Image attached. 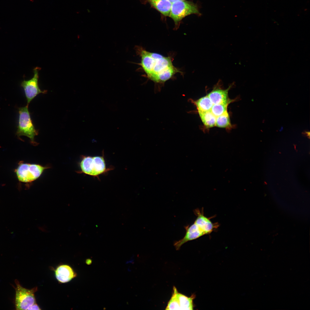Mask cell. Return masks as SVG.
I'll return each instance as SVG.
<instances>
[{"label":"cell","mask_w":310,"mask_h":310,"mask_svg":"<svg viewBox=\"0 0 310 310\" xmlns=\"http://www.w3.org/2000/svg\"><path fill=\"white\" fill-rule=\"evenodd\" d=\"M230 103L213 104L210 111L216 117L227 112V107Z\"/></svg>","instance_id":"ac0fdd59"},{"label":"cell","mask_w":310,"mask_h":310,"mask_svg":"<svg viewBox=\"0 0 310 310\" xmlns=\"http://www.w3.org/2000/svg\"><path fill=\"white\" fill-rule=\"evenodd\" d=\"M55 273L57 280L63 283L69 282L76 276L72 269L67 265L58 266L55 270Z\"/></svg>","instance_id":"8fae6325"},{"label":"cell","mask_w":310,"mask_h":310,"mask_svg":"<svg viewBox=\"0 0 310 310\" xmlns=\"http://www.w3.org/2000/svg\"><path fill=\"white\" fill-rule=\"evenodd\" d=\"M80 166L82 172L88 175L93 176L94 164L93 157H85L80 163Z\"/></svg>","instance_id":"4fadbf2b"},{"label":"cell","mask_w":310,"mask_h":310,"mask_svg":"<svg viewBox=\"0 0 310 310\" xmlns=\"http://www.w3.org/2000/svg\"><path fill=\"white\" fill-rule=\"evenodd\" d=\"M41 68L37 67L33 69L34 75L33 77L28 80L23 81L21 86L24 89L27 100V105L38 94L40 93H46V90L42 91L39 88L38 84L39 71Z\"/></svg>","instance_id":"52a82bcc"},{"label":"cell","mask_w":310,"mask_h":310,"mask_svg":"<svg viewBox=\"0 0 310 310\" xmlns=\"http://www.w3.org/2000/svg\"><path fill=\"white\" fill-rule=\"evenodd\" d=\"M18 109L19 118L16 134L19 137L22 135L27 136L30 139L32 144L36 145L37 143L35 141L34 137L38 135V132L32 123L28 106L19 108Z\"/></svg>","instance_id":"7a4b0ae2"},{"label":"cell","mask_w":310,"mask_h":310,"mask_svg":"<svg viewBox=\"0 0 310 310\" xmlns=\"http://www.w3.org/2000/svg\"><path fill=\"white\" fill-rule=\"evenodd\" d=\"M48 168L39 164L20 162L15 172L19 181L28 183L37 179Z\"/></svg>","instance_id":"277c9868"},{"label":"cell","mask_w":310,"mask_h":310,"mask_svg":"<svg viewBox=\"0 0 310 310\" xmlns=\"http://www.w3.org/2000/svg\"><path fill=\"white\" fill-rule=\"evenodd\" d=\"M86 264L88 265L92 263V261L90 259H87L86 261Z\"/></svg>","instance_id":"ffe728a7"},{"label":"cell","mask_w":310,"mask_h":310,"mask_svg":"<svg viewBox=\"0 0 310 310\" xmlns=\"http://www.w3.org/2000/svg\"><path fill=\"white\" fill-rule=\"evenodd\" d=\"M152 7L165 16H169L172 3L168 0H146Z\"/></svg>","instance_id":"7c38bea8"},{"label":"cell","mask_w":310,"mask_h":310,"mask_svg":"<svg viewBox=\"0 0 310 310\" xmlns=\"http://www.w3.org/2000/svg\"><path fill=\"white\" fill-rule=\"evenodd\" d=\"M15 305L17 310H28L32 305L36 303L34 292L37 288L31 289L22 287L18 281L16 282Z\"/></svg>","instance_id":"5b68a950"},{"label":"cell","mask_w":310,"mask_h":310,"mask_svg":"<svg viewBox=\"0 0 310 310\" xmlns=\"http://www.w3.org/2000/svg\"><path fill=\"white\" fill-rule=\"evenodd\" d=\"M194 212L197 216L194 222L204 232L206 235L210 234L218 227V224L212 223L209 218L204 215L203 209L201 211L198 209H195Z\"/></svg>","instance_id":"9c48e42d"},{"label":"cell","mask_w":310,"mask_h":310,"mask_svg":"<svg viewBox=\"0 0 310 310\" xmlns=\"http://www.w3.org/2000/svg\"><path fill=\"white\" fill-rule=\"evenodd\" d=\"M200 118L205 126L211 128L215 126L216 117L210 111L198 112Z\"/></svg>","instance_id":"5bb4252c"},{"label":"cell","mask_w":310,"mask_h":310,"mask_svg":"<svg viewBox=\"0 0 310 310\" xmlns=\"http://www.w3.org/2000/svg\"><path fill=\"white\" fill-rule=\"evenodd\" d=\"M231 87L230 86L226 89H214L209 93L208 96L213 104L230 103L232 100L228 98V91Z\"/></svg>","instance_id":"30bf717a"},{"label":"cell","mask_w":310,"mask_h":310,"mask_svg":"<svg viewBox=\"0 0 310 310\" xmlns=\"http://www.w3.org/2000/svg\"><path fill=\"white\" fill-rule=\"evenodd\" d=\"M198 112L209 111L213 105L208 95L202 97L195 101Z\"/></svg>","instance_id":"2e32d148"},{"label":"cell","mask_w":310,"mask_h":310,"mask_svg":"<svg viewBox=\"0 0 310 310\" xmlns=\"http://www.w3.org/2000/svg\"><path fill=\"white\" fill-rule=\"evenodd\" d=\"M93 158L94 164L93 176L97 177L106 171L105 163L103 156H95Z\"/></svg>","instance_id":"9a60e30c"},{"label":"cell","mask_w":310,"mask_h":310,"mask_svg":"<svg viewBox=\"0 0 310 310\" xmlns=\"http://www.w3.org/2000/svg\"><path fill=\"white\" fill-rule=\"evenodd\" d=\"M283 127H281V129H280V130H279V131H282V130H283Z\"/></svg>","instance_id":"7402d4cb"},{"label":"cell","mask_w":310,"mask_h":310,"mask_svg":"<svg viewBox=\"0 0 310 310\" xmlns=\"http://www.w3.org/2000/svg\"><path fill=\"white\" fill-rule=\"evenodd\" d=\"M193 14L198 16L201 14L197 5L185 0L178 1L172 3L169 17L173 19L177 27L183 18Z\"/></svg>","instance_id":"3957f363"},{"label":"cell","mask_w":310,"mask_h":310,"mask_svg":"<svg viewBox=\"0 0 310 310\" xmlns=\"http://www.w3.org/2000/svg\"><path fill=\"white\" fill-rule=\"evenodd\" d=\"M168 0L171 3H173L175 2L176 1H183V0Z\"/></svg>","instance_id":"44dd1931"},{"label":"cell","mask_w":310,"mask_h":310,"mask_svg":"<svg viewBox=\"0 0 310 310\" xmlns=\"http://www.w3.org/2000/svg\"><path fill=\"white\" fill-rule=\"evenodd\" d=\"M185 228L186 232L184 237L174 243V245L177 250H179L181 246L185 243L206 235L204 232L194 222L190 226H187Z\"/></svg>","instance_id":"ba28073f"},{"label":"cell","mask_w":310,"mask_h":310,"mask_svg":"<svg viewBox=\"0 0 310 310\" xmlns=\"http://www.w3.org/2000/svg\"><path fill=\"white\" fill-rule=\"evenodd\" d=\"M195 295L193 294L188 297L178 292L175 286L173 288L171 298L168 302L166 310H193V300Z\"/></svg>","instance_id":"8992f818"},{"label":"cell","mask_w":310,"mask_h":310,"mask_svg":"<svg viewBox=\"0 0 310 310\" xmlns=\"http://www.w3.org/2000/svg\"><path fill=\"white\" fill-rule=\"evenodd\" d=\"M215 126L223 128H228L231 127L230 117L227 111L216 117Z\"/></svg>","instance_id":"e0dca14e"},{"label":"cell","mask_w":310,"mask_h":310,"mask_svg":"<svg viewBox=\"0 0 310 310\" xmlns=\"http://www.w3.org/2000/svg\"><path fill=\"white\" fill-rule=\"evenodd\" d=\"M135 49L141 57L140 65L148 77L155 82L158 83L162 73L174 66L170 57L148 52L139 46L136 47Z\"/></svg>","instance_id":"6da1fadb"},{"label":"cell","mask_w":310,"mask_h":310,"mask_svg":"<svg viewBox=\"0 0 310 310\" xmlns=\"http://www.w3.org/2000/svg\"><path fill=\"white\" fill-rule=\"evenodd\" d=\"M38 306L37 305L36 303H34L31 306H30L28 309V310H40Z\"/></svg>","instance_id":"d6986e66"}]
</instances>
